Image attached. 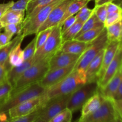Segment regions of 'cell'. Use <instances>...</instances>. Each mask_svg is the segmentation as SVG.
I'll return each instance as SVG.
<instances>
[{
  "label": "cell",
  "instance_id": "46",
  "mask_svg": "<svg viewBox=\"0 0 122 122\" xmlns=\"http://www.w3.org/2000/svg\"><path fill=\"white\" fill-rule=\"evenodd\" d=\"M113 99V100H122V80Z\"/></svg>",
  "mask_w": 122,
  "mask_h": 122
},
{
  "label": "cell",
  "instance_id": "50",
  "mask_svg": "<svg viewBox=\"0 0 122 122\" xmlns=\"http://www.w3.org/2000/svg\"><path fill=\"white\" fill-rule=\"evenodd\" d=\"M116 121L117 122H122V117H120L116 116Z\"/></svg>",
  "mask_w": 122,
  "mask_h": 122
},
{
  "label": "cell",
  "instance_id": "41",
  "mask_svg": "<svg viewBox=\"0 0 122 122\" xmlns=\"http://www.w3.org/2000/svg\"><path fill=\"white\" fill-rule=\"evenodd\" d=\"M76 21V18L75 15H72V16H70L69 17H68L67 19H66L61 24V32L62 33L64 32V31L66 30L67 29L69 28V27H71L74 23Z\"/></svg>",
  "mask_w": 122,
  "mask_h": 122
},
{
  "label": "cell",
  "instance_id": "51",
  "mask_svg": "<svg viewBox=\"0 0 122 122\" xmlns=\"http://www.w3.org/2000/svg\"><path fill=\"white\" fill-rule=\"evenodd\" d=\"M120 45L122 46V33H121V38L120 40Z\"/></svg>",
  "mask_w": 122,
  "mask_h": 122
},
{
  "label": "cell",
  "instance_id": "26",
  "mask_svg": "<svg viewBox=\"0 0 122 122\" xmlns=\"http://www.w3.org/2000/svg\"><path fill=\"white\" fill-rule=\"evenodd\" d=\"M104 26H101V27H98L86 31L84 33L79 35L78 36L75 38V39L80 41L84 42L89 43L98 36L101 33L102 30L104 29Z\"/></svg>",
  "mask_w": 122,
  "mask_h": 122
},
{
  "label": "cell",
  "instance_id": "25",
  "mask_svg": "<svg viewBox=\"0 0 122 122\" xmlns=\"http://www.w3.org/2000/svg\"><path fill=\"white\" fill-rule=\"evenodd\" d=\"M21 43H19L12 50L8 56V60L12 67L20 66L23 63V51L21 48Z\"/></svg>",
  "mask_w": 122,
  "mask_h": 122
},
{
  "label": "cell",
  "instance_id": "10",
  "mask_svg": "<svg viewBox=\"0 0 122 122\" xmlns=\"http://www.w3.org/2000/svg\"><path fill=\"white\" fill-rule=\"evenodd\" d=\"M46 102L43 95L27 100L10 109L8 111L9 117L12 119L29 115L40 108Z\"/></svg>",
  "mask_w": 122,
  "mask_h": 122
},
{
  "label": "cell",
  "instance_id": "42",
  "mask_svg": "<svg viewBox=\"0 0 122 122\" xmlns=\"http://www.w3.org/2000/svg\"><path fill=\"white\" fill-rule=\"evenodd\" d=\"M12 38L13 36L11 35L6 32H4V33L0 32V47L5 46L7 44H8L12 39Z\"/></svg>",
  "mask_w": 122,
  "mask_h": 122
},
{
  "label": "cell",
  "instance_id": "34",
  "mask_svg": "<svg viewBox=\"0 0 122 122\" xmlns=\"http://www.w3.org/2000/svg\"><path fill=\"white\" fill-rule=\"evenodd\" d=\"M122 20V11L108 13L106 20L104 23V27H107L117 23Z\"/></svg>",
  "mask_w": 122,
  "mask_h": 122
},
{
  "label": "cell",
  "instance_id": "19",
  "mask_svg": "<svg viewBox=\"0 0 122 122\" xmlns=\"http://www.w3.org/2000/svg\"><path fill=\"white\" fill-rule=\"evenodd\" d=\"M34 63L33 57L29 60H26L20 66L15 67H11L7 75V79L13 86L17 81V80L21 77L24 72L30 67Z\"/></svg>",
  "mask_w": 122,
  "mask_h": 122
},
{
  "label": "cell",
  "instance_id": "13",
  "mask_svg": "<svg viewBox=\"0 0 122 122\" xmlns=\"http://www.w3.org/2000/svg\"><path fill=\"white\" fill-rule=\"evenodd\" d=\"M81 56L57 51L50 58L49 61V71L69 66L76 63Z\"/></svg>",
  "mask_w": 122,
  "mask_h": 122
},
{
  "label": "cell",
  "instance_id": "14",
  "mask_svg": "<svg viewBox=\"0 0 122 122\" xmlns=\"http://www.w3.org/2000/svg\"><path fill=\"white\" fill-rule=\"evenodd\" d=\"M122 65V46L120 45L115 57L107 67L102 79L98 83V89H102L116 75Z\"/></svg>",
  "mask_w": 122,
  "mask_h": 122
},
{
  "label": "cell",
  "instance_id": "28",
  "mask_svg": "<svg viewBox=\"0 0 122 122\" xmlns=\"http://www.w3.org/2000/svg\"><path fill=\"white\" fill-rule=\"evenodd\" d=\"M108 42H120L122 33V21L106 27Z\"/></svg>",
  "mask_w": 122,
  "mask_h": 122
},
{
  "label": "cell",
  "instance_id": "44",
  "mask_svg": "<svg viewBox=\"0 0 122 122\" xmlns=\"http://www.w3.org/2000/svg\"><path fill=\"white\" fill-rule=\"evenodd\" d=\"M113 102L117 116L122 117V100L113 99Z\"/></svg>",
  "mask_w": 122,
  "mask_h": 122
},
{
  "label": "cell",
  "instance_id": "18",
  "mask_svg": "<svg viewBox=\"0 0 122 122\" xmlns=\"http://www.w3.org/2000/svg\"><path fill=\"white\" fill-rule=\"evenodd\" d=\"M89 44V43L84 42L74 39L63 42L58 51L64 53L82 55L88 48Z\"/></svg>",
  "mask_w": 122,
  "mask_h": 122
},
{
  "label": "cell",
  "instance_id": "17",
  "mask_svg": "<svg viewBox=\"0 0 122 122\" xmlns=\"http://www.w3.org/2000/svg\"><path fill=\"white\" fill-rule=\"evenodd\" d=\"M105 99L106 98L101 95L98 89V91L90 98L88 99L83 105L82 107L81 117L80 118L85 117L95 112L100 108Z\"/></svg>",
  "mask_w": 122,
  "mask_h": 122
},
{
  "label": "cell",
  "instance_id": "54",
  "mask_svg": "<svg viewBox=\"0 0 122 122\" xmlns=\"http://www.w3.org/2000/svg\"><path fill=\"white\" fill-rule=\"evenodd\" d=\"M117 122L116 120V119H115V120H113V121H111V122Z\"/></svg>",
  "mask_w": 122,
  "mask_h": 122
},
{
  "label": "cell",
  "instance_id": "33",
  "mask_svg": "<svg viewBox=\"0 0 122 122\" xmlns=\"http://www.w3.org/2000/svg\"><path fill=\"white\" fill-rule=\"evenodd\" d=\"M36 50V37L35 36L23 50L24 60L33 58L35 54Z\"/></svg>",
  "mask_w": 122,
  "mask_h": 122
},
{
  "label": "cell",
  "instance_id": "9",
  "mask_svg": "<svg viewBox=\"0 0 122 122\" xmlns=\"http://www.w3.org/2000/svg\"><path fill=\"white\" fill-rule=\"evenodd\" d=\"M113 99L106 98L98 109L77 122H110L116 119Z\"/></svg>",
  "mask_w": 122,
  "mask_h": 122
},
{
  "label": "cell",
  "instance_id": "15",
  "mask_svg": "<svg viewBox=\"0 0 122 122\" xmlns=\"http://www.w3.org/2000/svg\"><path fill=\"white\" fill-rule=\"evenodd\" d=\"M120 46V42H108L105 48L102 58V65L100 70L97 78V83H98L103 77L107 67L115 57V55Z\"/></svg>",
  "mask_w": 122,
  "mask_h": 122
},
{
  "label": "cell",
  "instance_id": "1",
  "mask_svg": "<svg viewBox=\"0 0 122 122\" xmlns=\"http://www.w3.org/2000/svg\"><path fill=\"white\" fill-rule=\"evenodd\" d=\"M87 83L86 73L74 70L57 84L47 88L43 95L47 101L53 98L69 95Z\"/></svg>",
  "mask_w": 122,
  "mask_h": 122
},
{
  "label": "cell",
  "instance_id": "21",
  "mask_svg": "<svg viewBox=\"0 0 122 122\" xmlns=\"http://www.w3.org/2000/svg\"><path fill=\"white\" fill-rule=\"evenodd\" d=\"M25 18V11L9 9L1 18L0 23L4 27L9 24L23 23Z\"/></svg>",
  "mask_w": 122,
  "mask_h": 122
},
{
  "label": "cell",
  "instance_id": "6",
  "mask_svg": "<svg viewBox=\"0 0 122 122\" xmlns=\"http://www.w3.org/2000/svg\"><path fill=\"white\" fill-rule=\"evenodd\" d=\"M63 0H54L50 4L41 9L35 15L27 19H24L23 21L22 32L25 37L26 36L35 34L38 32L39 27L47 19L49 14L54 8L59 4Z\"/></svg>",
  "mask_w": 122,
  "mask_h": 122
},
{
  "label": "cell",
  "instance_id": "27",
  "mask_svg": "<svg viewBox=\"0 0 122 122\" xmlns=\"http://www.w3.org/2000/svg\"><path fill=\"white\" fill-rule=\"evenodd\" d=\"M83 25V23L76 21L71 27L63 32L61 34L62 44L66 41L74 39L82 29Z\"/></svg>",
  "mask_w": 122,
  "mask_h": 122
},
{
  "label": "cell",
  "instance_id": "3",
  "mask_svg": "<svg viewBox=\"0 0 122 122\" xmlns=\"http://www.w3.org/2000/svg\"><path fill=\"white\" fill-rule=\"evenodd\" d=\"M50 58H45L33 63L17 80L11 92L22 89L41 81L49 71V61Z\"/></svg>",
  "mask_w": 122,
  "mask_h": 122
},
{
  "label": "cell",
  "instance_id": "40",
  "mask_svg": "<svg viewBox=\"0 0 122 122\" xmlns=\"http://www.w3.org/2000/svg\"><path fill=\"white\" fill-rule=\"evenodd\" d=\"M11 67L8 60L3 66H0V83L7 78V73Z\"/></svg>",
  "mask_w": 122,
  "mask_h": 122
},
{
  "label": "cell",
  "instance_id": "55",
  "mask_svg": "<svg viewBox=\"0 0 122 122\" xmlns=\"http://www.w3.org/2000/svg\"><path fill=\"white\" fill-rule=\"evenodd\" d=\"M94 1H95V3H96V2H97L98 1H100V0H94Z\"/></svg>",
  "mask_w": 122,
  "mask_h": 122
},
{
  "label": "cell",
  "instance_id": "39",
  "mask_svg": "<svg viewBox=\"0 0 122 122\" xmlns=\"http://www.w3.org/2000/svg\"><path fill=\"white\" fill-rule=\"evenodd\" d=\"M30 0H18L14 2L13 5L10 8L13 10H22L26 11L28 3Z\"/></svg>",
  "mask_w": 122,
  "mask_h": 122
},
{
  "label": "cell",
  "instance_id": "32",
  "mask_svg": "<svg viewBox=\"0 0 122 122\" xmlns=\"http://www.w3.org/2000/svg\"><path fill=\"white\" fill-rule=\"evenodd\" d=\"M94 12V9H90L86 5L82 7L77 14H75L76 21H80L84 23L89 19Z\"/></svg>",
  "mask_w": 122,
  "mask_h": 122
},
{
  "label": "cell",
  "instance_id": "43",
  "mask_svg": "<svg viewBox=\"0 0 122 122\" xmlns=\"http://www.w3.org/2000/svg\"><path fill=\"white\" fill-rule=\"evenodd\" d=\"M107 4V13H115V12L122 11V8L118 4L113 3V2H108Z\"/></svg>",
  "mask_w": 122,
  "mask_h": 122
},
{
  "label": "cell",
  "instance_id": "45",
  "mask_svg": "<svg viewBox=\"0 0 122 122\" xmlns=\"http://www.w3.org/2000/svg\"><path fill=\"white\" fill-rule=\"evenodd\" d=\"M14 2V1H10L7 3L0 4V19L3 16L4 14L11 8Z\"/></svg>",
  "mask_w": 122,
  "mask_h": 122
},
{
  "label": "cell",
  "instance_id": "37",
  "mask_svg": "<svg viewBox=\"0 0 122 122\" xmlns=\"http://www.w3.org/2000/svg\"><path fill=\"white\" fill-rule=\"evenodd\" d=\"M52 28H48L46 29L38 32L36 34V50L42 46L45 43L46 39L50 36Z\"/></svg>",
  "mask_w": 122,
  "mask_h": 122
},
{
  "label": "cell",
  "instance_id": "7",
  "mask_svg": "<svg viewBox=\"0 0 122 122\" xmlns=\"http://www.w3.org/2000/svg\"><path fill=\"white\" fill-rule=\"evenodd\" d=\"M98 90L97 82H87L70 94L67 108L72 112L82 108L86 101Z\"/></svg>",
  "mask_w": 122,
  "mask_h": 122
},
{
  "label": "cell",
  "instance_id": "11",
  "mask_svg": "<svg viewBox=\"0 0 122 122\" xmlns=\"http://www.w3.org/2000/svg\"><path fill=\"white\" fill-rule=\"evenodd\" d=\"M73 1V0H63L55 8H54L49 14L47 19L39 27L38 32L46 29L52 28L57 25H59L64 16L67 8Z\"/></svg>",
  "mask_w": 122,
  "mask_h": 122
},
{
  "label": "cell",
  "instance_id": "52",
  "mask_svg": "<svg viewBox=\"0 0 122 122\" xmlns=\"http://www.w3.org/2000/svg\"><path fill=\"white\" fill-rule=\"evenodd\" d=\"M118 5L122 8V0H120V1H119V4Z\"/></svg>",
  "mask_w": 122,
  "mask_h": 122
},
{
  "label": "cell",
  "instance_id": "30",
  "mask_svg": "<svg viewBox=\"0 0 122 122\" xmlns=\"http://www.w3.org/2000/svg\"><path fill=\"white\" fill-rule=\"evenodd\" d=\"M72 113L70 110L66 108L54 116L48 122H71L72 119Z\"/></svg>",
  "mask_w": 122,
  "mask_h": 122
},
{
  "label": "cell",
  "instance_id": "31",
  "mask_svg": "<svg viewBox=\"0 0 122 122\" xmlns=\"http://www.w3.org/2000/svg\"><path fill=\"white\" fill-rule=\"evenodd\" d=\"M13 90V86L7 78L0 83V104L3 102L9 97Z\"/></svg>",
  "mask_w": 122,
  "mask_h": 122
},
{
  "label": "cell",
  "instance_id": "23",
  "mask_svg": "<svg viewBox=\"0 0 122 122\" xmlns=\"http://www.w3.org/2000/svg\"><path fill=\"white\" fill-rule=\"evenodd\" d=\"M54 0H31L26 8V15L25 19H29L35 15L41 9L44 8Z\"/></svg>",
  "mask_w": 122,
  "mask_h": 122
},
{
  "label": "cell",
  "instance_id": "4",
  "mask_svg": "<svg viewBox=\"0 0 122 122\" xmlns=\"http://www.w3.org/2000/svg\"><path fill=\"white\" fill-rule=\"evenodd\" d=\"M108 42L107 30L106 27H104L98 36L89 42L88 48L80 56L75 64V70L86 73V70L89 63L101 50L106 47Z\"/></svg>",
  "mask_w": 122,
  "mask_h": 122
},
{
  "label": "cell",
  "instance_id": "36",
  "mask_svg": "<svg viewBox=\"0 0 122 122\" xmlns=\"http://www.w3.org/2000/svg\"><path fill=\"white\" fill-rule=\"evenodd\" d=\"M23 24L21 23H15V24H9L6 26H4L5 32L8 33L9 35L13 36L15 35L21 34L22 32Z\"/></svg>",
  "mask_w": 122,
  "mask_h": 122
},
{
  "label": "cell",
  "instance_id": "8",
  "mask_svg": "<svg viewBox=\"0 0 122 122\" xmlns=\"http://www.w3.org/2000/svg\"><path fill=\"white\" fill-rule=\"evenodd\" d=\"M70 94L57 97L48 100L39 110L38 117L48 122L54 116L67 108Z\"/></svg>",
  "mask_w": 122,
  "mask_h": 122
},
{
  "label": "cell",
  "instance_id": "56",
  "mask_svg": "<svg viewBox=\"0 0 122 122\" xmlns=\"http://www.w3.org/2000/svg\"><path fill=\"white\" fill-rule=\"evenodd\" d=\"M30 1H31V0H30Z\"/></svg>",
  "mask_w": 122,
  "mask_h": 122
},
{
  "label": "cell",
  "instance_id": "53",
  "mask_svg": "<svg viewBox=\"0 0 122 122\" xmlns=\"http://www.w3.org/2000/svg\"><path fill=\"white\" fill-rule=\"evenodd\" d=\"M3 28H4L3 26H2V25L1 24V23H0V32H1V30H2Z\"/></svg>",
  "mask_w": 122,
  "mask_h": 122
},
{
  "label": "cell",
  "instance_id": "35",
  "mask_svg": "<svg viewBox=\"0 0 122 122\" xmlns=\"http://www.w3.org/2000/svg\"><path fill=\"white\" fill-rule=\"evenodd\" d=\"M94 9V13L98 20L102 23H104L108 15L107 10V4H104L99 5H95Z\"/></svg>",
  "mask_w": 122,
  "mask_h": 122
},
{
  "label": "cell",
  "instance_id": "48",
  "mask_svg": "<svg viewBox=\"0 0 122 122\" xmlns=\"http://www.w3.org/2000/svg\"><path fill=\"white\" fill-rule=\"evenodd\" d=\"M114 1H115V0H100V1H98L97 2L95 3V5L104 4H107L108 3V2H113Z\"/></svg>",
  "mask_w": 122,
  "mask_h": 122
},
{
  "label": "cell",
  "instance_id": "38",
  "mask_svg": "<svg viewBox=\"0 0 122 122\" xmlns=\"http://www.w3.org/2000/svg\"><path fill=\"white\" fill-rule=\"evenodd\" d=\"M39 108L33 113L25 116L12 118V119L10 118L7 122H33L36 118H38L39 116Z\"/></svg>",
  "mask_w": 122,
  "mask_h": 122
},
{
  "label": "cell",
  "instance_id": "16",
  "mask_svg": "<svg viewBox=\"0 0 122 122\" xmlns=\"http://www.w3.org/2000/svg\"><path fill=\"white\" fill-rule=\"evenodd\" d=\"M105 48L101 50L96 57L91 61L86 70L87 82H97L98 75L102 65V58Z\"/></svg>",
  "mask_w": 122,
  "mask_h": 122
},
{
  "label": "cell",
  "instance_id": "20",
  "mask_svg": "<svg viewBox=\"0 0 122 122\" xmlns=\"http://www.w3.org/2000/svg\"><path fill=\"white\" fill-rule=\"evenodd\" d=\"M122 80V65L118 70L116 75L112 77L107 85L102 89L99 91L101 92V95L107 99H113L120 82Z\"/></svg>",
  "mask_w": 122,
  "mask_h": 122
},
{
  "label": "cell",
  "instance_id": "22",
  "mask_svg": "<svg viewBox=\"0 0 122 122\" xmlns=\"http://www.w3.org/2000/svg\"><path fill=\"white\" fill-rule=\"evenodd\" d=\"M24 36L23 34L17 35L14 37L13 39H11L8 44L5 46L0 47V66H3L8 60L10 53L13 48L19 43L22 42Z\"/></svg>",
  "mask_w": 122,
  "mask_h": 122
},
{
  "label": "cell",
  "instance_id": "5",
  "mask_svg": "<svg viewBox=\"0 0 122 122\" xmlns=\"http://www.w3.org/2000/svg\"><path fill=\"white\" fill-rule=\"evenodd\" d=\"M61 26L53 27L48 39L41 47L36 50L33 57L34 63L47 58H51L59 51L62 45Z\"/></svg>",
  "mask_w": 122,
  "mask_h": 122
},
{
  "label": "cell",
  "instance_id": "24",
  "mask_svg": "<svg viewBox=\"0 0 122 122\" xmlns=\"http://www.w3.org/2000/svg\"><path fill=\"white\" fill-rule=\"evenodd\" d=\"M91 0H73L67 8L63 19L59 25L64 21L68 17L75 15L79 12V11L83 7L86 5L88 2Z\"/></svg>",
  "mask_w": 122,
  "mask_h": 122
},
{
  "label": "cell",
  "instance_id": "29",
  "mask_svg": "<svg viewBox=\"0 0 122 122\" xmlns=\"http://www.w3.org/2000/svg\"><path fill=\"white\" fill-rule=\"evenodd\" d=\"M101 26H104V23H102V22H101V21L98 20L97 17L95 15V13L94 12L92 15L89 17V19L83 23V26H82V29H81V30L79 31L78 34L77 35V36H76L75 38L77 37L79 35L82 34V33H84L86 31L95 28V27H101ZM75 38H74V39H75Z\"/></svg>",
  "mask_w": 122,
  "mask_h": 122
},
{
  "label": "cell",
  "instance_id": "47",
  "mask_svg": "<svg viewBox=\"0 0 122 122\" xmlns=\"http://www.w3.org/2000/svg\"><path fill=\"white\" fill-rule=\"evenodd\" d=\"M10 119L8 112L0 113V122H7Z\"/></svg>",
  "mask_w": 122,
  "mask_h": 122
},
{
  "label": "cell",
  "instance_id": "49",
  "mask_svg": "<svg viewBox=\"0 0 122 122\" xmlns=\"http://www.w3.org/2000/svg\"><path fill=\"white\" fill-rule=\"evenodd\" d=\"M33 122H45V121H44V120H42V119H39V118L38 117V118H36V119Z\"/></svg>",
  "mask_w": 122,
  "mask_h": 122
},
{
  "label": "cell",
  "instance_id": "12",
  "mask_svg": "<svg viewBox=\"0 0 122 122\" xmlns=\"http://www.w3.org/2000/svg\"><path fill=\"white\" fill-rule=\"evenodd\" d=\"M76 63L64 68L48 71L44 78L38 83L45 89L57 84L68 76L75 69Z\"/></svg>",
  "mask_w": 122,
  "mask_h": 122
},
{
  "label": "cell",
  "instance_id": "2",
  "mask_svg": "<svg viewBox=\"0 0 122 122\" xmlns=\"http://www.w3.org/2000/svg\"><path fill=\"white\" fill-rule=\"evenodd\" d=\"M45 90V88L37 82L22 89L11 92L9 97L0 104V113L8 112L10 109L22 102L41 96Z\"/></svg>",
  "mask_w": 122,
  "mask_h": 122
}]
</instances>
